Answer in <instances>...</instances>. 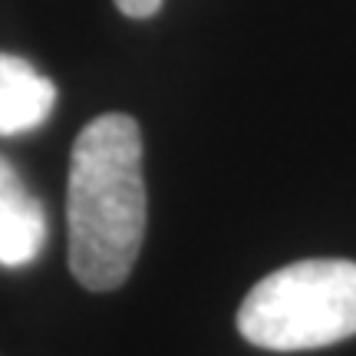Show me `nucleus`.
Masks as SVG:
<instances>
[{"mask_svg": "<svg viewBox=\"0 0 356 356\" xmlns=\"http://www.w3.org/2000/svg\"><path fill=\"white\" fill-rule=\"evenodd\" d=\"M145 215L139 122L106 113L76 136L70 159V270L86 291L106 293L126 284L142 251Z\"/></svg>", "mask_w": 356, "mask_h": 356, "instance_id": "obj_1", "label": "nucleus"}, {"mask_svg": "<svg viewBox=\"0 0 356 356\" xmlns=\"http://www.w3.org/2000/svg\"><path fill=\"white\" fill-rule=\"evenodd\" d=\"M238 330L248 343L274 353L356 337V261L317 257L267 274L244 297Z\"/></svg>", "mask_w": 356, "mask_h": 356, "instance_id": "obj_2", "label": "nucleus"}, {"mask_svg": "<svg viewBox=\"0 0 356 356\" xmlns=\"http://www.w3.org/2000/svg\"><path fill=\"white\" fill-rule=\"evenodd\" d=\"M47 244V211L0 155V267L33 264Z\"/></svg>", "mask_w": 356, "mask_h": 356, "instance_id": "obj_3", "label": "nucleus"}, {"mask_svg": "<svg viewBox=\"0 0 356 356\" xmlns=\"http://www.w3.org/2000/svg\"><path fill=\"white\" fill-rule=\"evenodd\" d=\"M56 102V86L33 66L0 53V136H20L47 122Z\"/></svg>", "mask_w": 356, "mask_h": 356, "instance_id": "obj_4", "label": "nucleus"}, {"mask_svg": "<svg viewBox=\"0 0 356 356\" xmlns=\"http://www.w3.org/2000/svg\"><path fill=\"white\" fill-rule=\"evenodd\" d=\"M115 7L126 13V17H136V20H145V17H152L159 13L162 7V0H115Z\"/></svg>", "mask_w": 356, "mask_h": 356, "instance_id": "obj_5", "label": "nucleus"}]
</instances>
